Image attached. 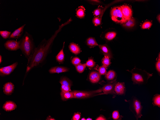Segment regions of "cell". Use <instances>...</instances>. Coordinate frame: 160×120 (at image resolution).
<instances>
[{
  "label": "cell",
  "mask_w": 160,
  "mask_h": 120,
  "mask_svg": "<svg viewBox=\"0 0 160 120\" xmlns=\"http://www.w3.org/2000/svg\"><path fill=\"white\" fill-rule=\"evenodd\" d=\"M71 21V19L69 18L64 23L59 25L58 29L50 38L48 40H43L38 47L35 48L31 57L28 61L26 73L44 61L49 53L54 41L58 33L63 27L69 24Z\"/></svg>",
  "instance_id": "obj_1"
},
{
  "label": "cell",
  "mask_w": 160,
  "mask_h": 120,
  "mask_svg": "<svg viewBox=\"0 0 160 120\" xmlns=\"http://www.w3.org/2000/svg\"><path fill=\"white\" fill-rule=\"evenodd\" d=\"M19 42V49L29 61L36 48L32 35L26 31Z\"/></svg>",
  "instance_id": "obj_2"
},
{
  "label": "cell",
  "mask_w": 160,
  "mask_h": 120,
  "mask_svg": "<svg viewBox=\"0 0 160 120\" xmlns=\"http://www.w3.org/2000/svg\"><path fill=\"white\" fill-rule=\"evenodd\" d=\"M126 71L131 73L132 74L131 80L133 84L139 85L144 84L147 83L148 79L152 76L145 70L138 69L136 67L131 70Z\"/></svg>",
  "instance_id": "obj_3"
},
{
  "label": "cell",
  "mask_w": 160,
  "mask_h": 120,
  "mask_svg": "<svg viewBox=\"0 0 160 120\" xmlns=\"http://www.w3.org/2000/svg\"><path fill=\"white\" fill-rule=\"evenodd\" d=\"M125 100L129 103V109L133 113L137 120H138V119L140 118L143 115L142 114L143 106L140 101L135 96L132 97L130 100Z\"/></svg>",
  "instance_id": "obj_4"
},
{
  "label": "cell",
  "mask_w": 160,
  "mask_h": 120,
  "mask_svg": "<svg viewBox=\"0 0 160 120\" xmlns=\"http://www.w3.org/2000/svg\"><path fill=\"white\" fill-rule=\"evenodd\" d=\"M110 13L111 19L114 22L123 24L127 21L123 17L120 6L112 8Z\"/></svg>",
  "instance_id": "obj_5"
},
{
  "label": "cell",
  "mask_w": 160,
  "mask_h": 120,
  "mask_svg": "<svg viewBox=\"0 0 160 120\" xmlns=\"http://www.w3.org/2000/svg\"><path fill=\"white\" fill-rule=\"evenodd\" d=\"M102 89L92 91H73L74 98H83L92 96L95 94L102 91Z\"/></svg>",
  "instance_id": "obj_6"
},
{
  "label": "cell",
  "mask_w": 160,
  "mask_h": 120,
  "mask_svg": "<svg viewBox=\"0 0 160 120\" xmlns=\"http://www.w3.org/2000/svg\"><path fill=\"white\" fill-rule=\"evenodd\" d=\"M18 63L16 62L11 65L0 68V75L4 76L8 75L13 71L17 67Z\"/></svg>",
  "instance_id": "obj_7"
},
{
  "label": "cell",
  "mask_w": 160,
  "mask_h": 120,
  "mask_svg": "<svg viewBox=\"0 0 160 120\" xmlns=\"http://www.w3.org/2000/svg\"><path fill=\"white\" fill-rule=\"evenodd\" d=\"M5 48L10 51H16L19 49V42L13 40L6 41L4 44Z\"/></svg>",
  "instance_id": "obj_8"
},
{
  "label": "cell",
  "mask_w": 160,
  "mask_h": 120,
  "mask_svg": "<svg viewBox=\"0 0 160 120\" xmlns=\"http://www.w3.org/2000/svg\"><path fill=\"white\" fill-rule=\"evenodd\" d=\"M116 82V80L112 82H109L105 85L102 89L105 94H111L114 95L116 94L114 91L115 85Z\"/></svg>",
  "instance_id": "obj_9"
},
{
  "label": "cell",
  "mask_w": 160,
  "mask_h": 120,
  "mask_svg": "<svg viewBox=\"0 0 160 120\" xmlns=\"http://www.w3.org/2000/svg\"><path fill=\"white\" fill-rule=\"evenodd\" d=\"M121 11L125 19L127 21L132 17V11L130 7L127 5H123L120 6Z\"/></svg>",
  "instance_id": "obj_10"
},
{
  "label": "cell",
  "mask_w": 160,
  "mask_h": 120,
  "mask_svg": "<svg viewBox=\"0 0 160 120\" xmlns=\"http://www.w3.org/2000/svg\"><path fill=\"white\" fill-rule=\"evenodd\" d=\"M126 89L124 82H118L115 84L114 91L118 95H123L125 94Z\"/></svg>",
  "instance_id": "obj_11"
},
{
  "label": "cell",
  "mask_w": 160,
  "mask_h": 120,
  "mask_svg": "<svg viewBox=\"0 0 160 120\" xmlns=\"http://www.w3.org/2000/svg\"><path fill=\"white\" fill-rule=\"evenodd\" d=\"M26 25L24 24L15 30L10 35L8 38L18 39L23 34L24 28Z\"/></svg>",
  "instance_id": "obj_12"
},
{
  "label": "cell",
  "mask_w": 160,
  "mask_h": 120,
  "mask_svg": "<svg viewBox=\"0 0 160 120\" xmlns=\"http://www.w3.org/2000/svg\"><path fill=\"white\" fill-rule=\"evenodd\" d=\"M14 86L13 83L9 82L5 84L3 87V92L6 95H11L14 91Z\"/></svg>",
  "instance_id": "obj_13"
},
{
  "label": "cell",
  "mask_w": 160,
  "mask_h": 120,
  "mask_svg": "<svg viewBox=\"0 0 160 120\" xmlns=\"http://www.w3.org/2000/svg\"><path fill=\"white\" fill-rule=\"evenodd\" d=\"M17 107L15 103L11 101H6L3 104V109L6 111H10L14 110Z\"/></svg>",
  "instance_id": "obj_14"
},
{
  "label": "cell",
  "mask_w": 160,
  "mask_h": 120,
  "mask_svg": "<svg viewBox=\"0 0 160 120\" xmlns=\"http://www.w3.org/2000/svg\"><path fill=\"white\" fill-rule=\"evenodd\" d=\"M100 74L96 71H92L89 75V78L91 82L93 83H96L98 82L100 78Z\"/></svg>",
  "instance_id": "obj_15"
},
{
  "label": "cell",
  "mask_w": 160,
  "mask_h": 120,
  "mask_svg": "<svg viewBox=\"0 0 160 120\" xmlns=\"http://www.w3.org/2000/svg\"><path fill=\"white\" fill-rule=\"evenodd\" d=\"M68 71L66 67L61 66H56L51 68L49 70L50 73H59L65 72Z\"/></svg>",
  "instance_id": "obj_16"
},
{
  "label": "cell",
  "mask_w": 160,
  "mask_h": 120,
  "mask_svg": "<svg viewBox=\"0 0 160 120\" xmlns=\"http://www.w3.org/2000/svg\"><path fill=\"white\" fill-rule=\"evenodd\" d=\"M116 77L115 72L112 70L109 71L105 75L106 79L109 82H112L116 80L115 79Z\"/></svg>",
  "instance_id": "obj_17"
},
{
  "label": "cell",
  "mask_w": 160,
  "mask_h": 120,
  "mask_svg": "<svg viewBox=\"0 0 160 120\" xmlns=\"http://www.w3.org/2000/svg\"><path fill=\"white\" fill-rule=\"evenodd\" d=\"M69 48L70 51L76 55L79 54L81 51L80 49L79 46L73 42L70 43Z\"/></svg>",
  "instance_id": "obj_18"
},
{
  "label": "cell",
  "mask_w": 160,
  "mask_h": 120,
  "mask_svg": "<svg viewBox=\"0 0 160 120\" xmlns=\"http://www.w3.org/2000/svg\"><path fill=\"white\" fill-rule=\"evenodd\" d=\"M85 9L83 6H80L76 10V16L79 18H83L85 15Z\"/></svg>",
  "instance_id": "obj_19"
},
{
  "label": "cell",
  "mask_w": 160,
  "mask_h": 120,
  "mask_svg": "<svg viewBox=\"0 0 160 120\" xmlns=\"http://www.w3.org/2000/svg\"><path fill=\"white\" fill-rule=\"evenodd\" d=\"M99 47L104 56L112 58V56L110 51L107 46L105 45H98Z\"/></svg>",
  "instance_id": "obj_20"
},
{
  "label": "cell",
  "mask_w": 160,
  "mask_h": 120,
  "mask_svg": "<svg viewBox=\"0 0 160 120\" xmlns=\"http://www.w3.org/2000/svg\"><path fill=\"white\" fill-rule=\"evenodd\" d=\"M61 96L62 99L63 101H66L68 99L74 98L73 91H61Z\"/></svg>",
  "instance_id": "obj_21"
},
{
  "label": "cell",
  "mask_w": 160,
  "mask_h": 120,
  "mask_svg": "<svg viewBox=\"0 0 160 120\" xmlns=\"http://www.w3.org/2000/svg\"><path fill=\"white\" fill-rule=\"evenodd\" d=\"M64 44L65 42H64L62 49L61 50L56 56L57 60L59 63L63 62L64 59V56L63 49L64 47Z\"/></svg>",
  "instance_id": "obj_22"
},
{
  "label": "cell",
  "mask_w": 160,
  "mask_h": 120,
  "mask_svg": "<svg viewBox=\"0 0 160 120\" xmlns=\"http://www.w3.org/2000/svg\"><path fill=\"white\" fill-rule=\"evenodd\" d=\"M86 43L87 45L90 48L93 47L98 46L95 39L92 37L89 38L87 39Z\"/></svg>",
  "instance_id": "obj_23"
},
{
  "label": "cell",
  "mask_w": 160,
  "mask_h": 120,
  "mask_svg": "<svg viewBox=\"0 0 160 120\" xmlns=\"http://www.w3.org/2000/svg\"><path fill=\"white\" fill-rule=\"evenodd\" d=\"M153 104L154 106L160 107V95L157 94L154 95L152 100Z\"/></svg>",
  "instance_id": "obj_24"
},
{
  "label": "cell",
  "mask_w": 160,
  "mask_h": 120,
  "mask_svg": "<svg viewBox=\"0 0 160 120\" xmlns=\"http://www.w3.org/2000/svg\"><path fill=\"white\" fill-rule=\"evenodd\" d=\"M135 24V19L134 18L131 17L125 23L123 24V26L126 28H131L134 26Z\"/></svg>",
  "instance_id": "obj_25"
},
{
  "label": "cell",
  "mask_w": 160,
  "mask_h": 120,
  "mask_svg": "<svg viewBox=\"0 0 160 120\" xmlns=\"http://www.w3.org/2000/svg\"><path fill=\"white\" fill-rule=\"evenodd\" d=\"M116 35V33L114 32H109L105 34V38L108 40H111L115 37Z\"/></svg>",
  "instance_id": "obj_26"
},
{
  "label": "cell",
  "mask_w": 160,
  "mask_h": 120,
  "mask_svg": "<svg viewBox=\"0 0 160 120\" xmlns=\"http://www.w3.org/2000/svg\"><path fill=\"white\" fill-rule=\"evenodd\" d=\"M109 57L107 56H104L102 61L103 66L107 68L111 64Z\"/></svg>",
  "instance_id": "obj_27"
},
{
  "label": "cell",
  "mask_w": 160,
  "mask_h": 120,
  "mask_svg": "<svg viewBox=\"0 0 160 120\" xmlns=\"http://www.w3.org/2000/svg\"><path fill=\"white\" fill-rule=\"evenodd\" d=\"M59 82L61 85L69 86L70 87L72 85L70 81L67 78L63 77L61 79Z\"/></svg>",
  "instance_id": "obj_28"
},
{
  "label": "cell",
  "mask_w": 160,
  "mask_h": 120,
  "mask_svg": "<svg viewBox=\"0 0 160 120\" xmlns=\"http://www.w3.org/2000/svg\"><path fill=\"white\" fill-rule=\"evenodd\" d=\"M85 64L80 63L78 65H76L75 67L77 71L80 73H82L84 71L86 67Z\"/></svg>",
  "instance_id": "obj_29"
},
{
  "label": "cell",
  "mask_w": 160,
  "mask_h": 120,
  "mask_svg": "<svg viewBox=\"0 0 160 120\" xmlns=\"http://www.w3.org/2000/svg\"><path fill=\"white\" fill-rule=\"evenodd\" d=\"M11 34V32L7 31H0V34L2 37L4 39L8 38Z\"/></svg>",
  "instance_id": "obj_30"
},
{
  "label": "cell",
  "mask_w": 160,
  "mask_h": 120,
  "mask_svg": "<svg viewBox=\"0 0 160 120\" xmlns=\"http://www.w3.org/2000/svg\"><path fill=\"white\" fill-rule=\"evenodd\" d=\"M122 117H123L120 115L118 111H114L112 113V118L114 120H121Z\"/></svg>",
  "instance_id": "obj_31"
},
{
  "label": "cell",
  "mask_w": 160,
  "mask_h": 120,
  "mask_svg": "<svg viewBox=\"0 0 160 120\" xmlns=\"http://www.w3.org/2000/svg\"><path fill=\"white\" fill-rule=\"evenodd\" d=\"M86 66L88 67L92 68L94 66L95 63L92 58H89L85 64Z\"/></svg>",
  "instance_id": "obj_32"
},
{
  "label": "cell",
  "mask_w": 160,
  "mask_h": 120,
  "mask_svg": "<svg viewBox=\"0 0 160 120\" xmlns=\"http://www.w3.org/2000/svg\"><path fill=\"white\" fill-rule=\"evenodd\" d=\"M103 11V8L101 6H99L93 12L94 15L97 16H99L101 15Z\"/></svg>",
  "instance_id": "obj_33"
},
{
  "label": "cell",
  "mask_w": 160,
  "mask_h": 120,
  "mask_svg": "<svg viewBox=\"0 0 160 120\" xmlns=\"http://www.w3.org/2000/svg\"><path fill=\"white\" fill-rule=\"evenodd\" d=\"M92 22L95 26L100 25L101 23V18L99 16L94 17L92 19Z\"/></svg>",
  "instance_id": "obj_34"
},
{
  "label": "cell",
  "mask_w": 160,
  "mask_h": 120,
  "mask_svg": "<svg viewBox=\"0 0 160 120\" xmlns=\"http://www.w3.org/2000/svg\"><path fill=\"white\" fill-rule=\"evenodd\" d=\"M155 67L156 70L159 75L160 73V53L158 55L157 61L155 64Z\"/></svg>",
  "instance_id": "obj_35"
},
{
  "label": "cell",
  "mask_w": 160,
  "mask_h": 120,
  "mask_svg": "<svg viewBox=\"0 0 160 120\" xmlns=\"http://www.w3.org/2000/svg\"><path fill=\"white\" fill-rule=\"evenodd\" d=\"M152 25V23L150 22H145L142 25L141 28L143 29H148L151 27Z\"/></svg>",
  "instance_id": "obj_36"
},
{
  "label": "cell",
  "mask_w": 160,
  "mask_h": 120,
  "mask_svg": "<svg viewBox=\"0 0 160 120\" xmlns=\"http://www.w3.org/2000/svg\"><path fill=\"white\" fill-rule=\"evenodd\" d=\"M106 69L103 66L100 67L98 69L99 74L101 75L105 74L107 73Z\"/></svg>",
  "instance_id": "obj_37"
},
{
  "label": "cell",
  "mask_w": 160,
  "mask_h": 120,
  "mask_svg": "<svg viewBox=\"0 0 160 120\" xmlns=\"http://www.w3.org/2000/svg\"><path fill=\"white\" fill-rule=\"evenodd\" d=\"M80 59L78 57H74L71 61L72 63L75 66L80 63Z\"/></svg>",
  "instance_id": "obj_38"
},
{
  "label": "cell",
  "mask_w": 160,
  "mask_h": 120,
  "mask_svg": "<svg viewBox=\"0 0 160 120\" xmlns=\"http://www.w3.org/2000/svg\"><path fill=\"white\" fill-rule=\"evenodd\" d=\"M61 91L63 92L71 91V90L69 86L62 85L61 87Z\"/></svg>",
  "instance_id": "obj_39"
},
{
  "label": "cell",
  "mask_w": 160,
  "mask_h": 120,
  "mask_svg": "<svg viewBox=\"0 0 160 120\" xmlns=\"http://www.w3.org/2000/svg\"><path fill=\"white\" fill-rule=\"evenodd\" d=\"M80 117V115L78 113L75 114L73 117V120H79Z\"/></svg>",
  "instance_id": "obj_40"
},
{
  "label": "cell",
  "mask_w": 160,
  "mask_h": 120,
  "mask_svg": "<svg viewBox=\"0 0 160 120\" xmlns=\"http://www.w3.org/2000/svg\"><path fill=\"white\" fill-rule=\"evenodd\" d=\"M96 120H106V119L103 116H100L97 118Z\"/></svg>",
  "instance_id": "obj_41"
},
{
  "label": "cell",
  "mask_w": 160,
  "mask_h": 120,
  "mask_svg": "<svg viewBox=\"0 0 160 120\" xmlns=\"http://www.w3.org/2000/svg\"><path fill=\"white\" fill-rule=\"evenodd\" d=\"M46 120H55L54 118L51 117V116H49L48 117H47Z\"/></svg>",
  "instance_id": "obj_42"
},
{
  "label": "cell",
  "mask_w": 160,
  "mask_h": 120,
  "mask_svg": "<svg viewBox=\"0 0 160 120\" xmlns=\"http://www.w3.org/2000/svg\"><path fill=\"white\" fill-rule=\"evenodd\" d=\"M2 61V57L1 55H0V63H1Z\"/></svg>",
  "instance_id": "obj_43"
},
{
  "label": "cell",
  "mask_w": 160,
  "mask_h": 120,
  "mask_svg": "<svg viewBox=\"0 0 160 120\" xmlns=\"http://www.w3.org/2000/svg\"><path fill=\"white\" fill-rule=\"evenodd\" d=\"M158 18V21H159V22H160V15H159V16H158V17H157Z\"/></svg>",
  "instance_id": "obj_44"
},
{
  "label": "cell",
  "mask_w": 160,
  "mask_h": 120,
  "mask_svg": "<svg viewBox=\"0 0 160 120\" xmlns=\"http://www.w3.org/2000/svg\"><path fill=\"white\" fill-rule=\"evenodd\" d=\"M86 120H92L91 118H88Z\"/></svg>",
  "instance_id": "obj_45"
},
{
  "label": "cell",
  "mask_w": 160,
  "mask_h": 120,
  "mask_svg": "<svg viewBox=\"0 0 160 120\" xmlns=\"http://www.w3.org/2000/svg\"><path fill=\"white\" fill-rule=\"evenodd\" d=\"M81 120H86V119L84 118H82L81 119Z\"/></svg>",
  "instance_id": "obj_46"
}]
</instances>
